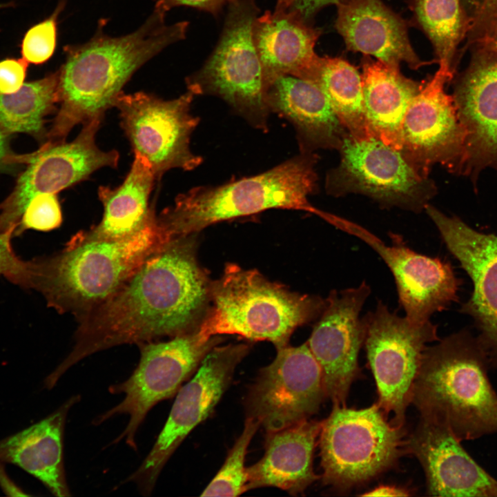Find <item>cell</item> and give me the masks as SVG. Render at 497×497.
<instances>
[{"label":"cell","mask_w":497,"mask_h":497,"mask_svg":"<svg viewBox=\"0 0 497 497\" xmlns=\"http://www.w3.org/2000/svg\"><path fill=\"white\" fill-rule=\"evenodd\" d=\"M403 436L378 403L362 409L333 405L319 435L323 482L347 489L373 478L396 462Z\"/></svg>","instance_id":"8"},{"label":"cell","mask_w":497,"mask_h":497,"mask_svg":"<svg viewBox=\"0 0 497 497\" xmlns=\"http://www.w3.org/2000/svg\"><path fill=\"white\" fill-rule=\"evenodd\" d=\"M494 1L496 2V3H497V0H494Z\"/></svg>","instance_id":"44"},{"label":"cell","mask_w":497,"mask_h":497,"mask_svg":"<svg viewBox=\"0 0 497 497\" xmlns=\"http://www.w3.org/2000/svg\"><path fill=\"white\" fill-rule=\"evenodd\" d=\"M486 351L462 329L424 352L411 401L421 416L446 423L461 442L497 434V392Z\"/></svg>","instance_id":"4"},{"label":"cell","mask_w":497,"mask_h":497,"mask_svg":"<svg viewBox=\"0 0 497 497\" xmlns=\"http://www.w3.org/2000/svg\"><path fill=\"white\" fill-rule=\"evenodd\" d=\"M61 222V209L57 194H39L31 199L26 206L14 237L30 229L50 231L59 227Z\"/></svg>","instance_id":"34"},{"label":"cell","mask_w":497,"mask_h":497,"mask_svg":"<svg viewBox=\"0 0 497 497\" xmlns=\"http://www.w3.org/2000/svg\"><path fill=\"white\" fill-rule=\"evenodd\" d=\"M103 119L97 117L84 124L72 142H47L26 156V168L10 195L0 204V228L3 231H12L14 235L26 206L35 195L57 194L87 179L98 169L117 166L119 153L103 150L96 144Z\"/></svg>","instance_id":"14"},{"label":"cell","mask_w":497,"mask_h":497,"mask_svg":"<svg viewBox=\"0 0 497 497\" xmlns=\"http://www.w3.org/2000/svg\"><path fill=\"white\" fill-rule=\"evenodd\" d=\"M336 28L347 48L384 64L413 69L425 64L415 53L405 23L380 0H347L340 3Z\"/></svg>","instance_id":"24"},{"label":"cell","mask_w":497,"mask_h":497,"mask_svg":"<svg viewBox=\"0 0 497 497\" xmlns=\"http://www.w3.org/2000/svg\"><path fill=\"white\" fill-rule=\"evenodd\" d=\"M452 96L465 133L461 174L474 182L483 169L497 170V64L475 68Z\"/></svg>","instance_id":"21"},{"label":"cell","mask_w":497,"mask_h":497,"mask_svg":"<svg viewBox=\"0 0 497 497\" xmlns=\"http://www.w3.org/2000/svg\"><path fill=\"white\" fill-rule=\"evenodd\" d=\"M28 63L21 59H6L0 61V94L19 90L24 83Z\"/></svg>","instance_id":"36"},{"label":"cell","mask_w":497,"mask_h":497,"mask_svg":"<svg viewBox=\"0 0 497 497\" xmlns=\"http://www.w3.org/2000/svg\"><path fill=\"white\" fill-rule=\"evenodd\" d=\"M195 96L189 90L170 100L144 92H121L115 102L135 155L148 163L157 179L170 169L192 170L203 161L190 146L199 123L191 110Z\"/></svg>","instance_id":"12"},{"label":"cell","mask_w":497,"mask_h":497,"mask_svg":"<svg viewBox=\"0 0 497 497\" xmlns=\"http://www.w3.org/2000/svg\"><path fill=\"white\" fill-rule=\"evenodd\" d=\"M220 340L217 336L206 340L196 329L168 341L137 344L138 365L127 380L108 388L112 394L124 393L123 400L97 416L92 423L98 425L115 416L128 415L126 428L113 443L125 440L137 450L135 436L148 411L159 402L173 397Z\"/></svg>","instance_id":"10"},{"label":"cell","mask_w":497,"mask_h":497,"mask_svg":"<svg viewBox=\"0 0 497 497\" xmlns=\"http://www.w3.org/2000/svg\"><path fill=\"white\" fill-rule=\"evenodd\" d=\"M25 155L16 156L10 149L8 133L0 126V170L14 163L23 162Z\"/></svg>","instance_id":"39"},{"label":"cell","mask_w":497,"mask_h":497,"mask_svg":"<svg viewBox=\"0 0 497 497\" xmlns=\"http://www.w3.org/2000/svg\"><path fill=\"white\" fill-rule=\"evenodd\" d=\"M235 0H158L157 3L161 5L166 11L171 8L179 6H186L197 8L216 14L226 3H231Z\"/></svg>","instance_id":"37"},{"label":"cell","mask_w":497,"mask_h":497,"mask_svg":"<svg viewBox=\"0 0 497 497\" xmlns=\"http://www.w3.org/2000/svg\"><path fill=\"white\" fill-rule=\"evenodd\" d=\"M370 294L364 281L356 287L331 291L307 342L321 368L326 396L333 405H345L359 374L358 355L366 330L360 315Z\"/></svg>","instance_id":"17"},{"label":"cell","mask_w":497,"mask_h":497,"mask_svg":"<svg viewBox=\"0 0 497 497\" xmlns=\"http://www.w3.org/2000/svg\"><path fill=\"white\" fill-rule=\"evenodd\" d=\"M417 19L432 41L440 61L449 63L461 29L459 0H415Z\"/></svg>","instance_id":"31"},{"label":"cell","mask_w":497,"mask_h":497,"mask_svg":"<svg viewBox=\"0 0 497 497\" xmlns=\"http://www.w3.org/2000/svg\"><path fill=\"white\" fill-rule=\"evenodd\" d=\"M156 179L148 163L135 155L121 184L115 188L99 187L98 196L104 206L101 221L77 233L70 240H119L138 231L156 215L154 204L149 202Z\"/></svg>","instance_id":"27"},{"label":"cell","mask_w":497,"mask_h":497,"mask_svg":"<svg viewBox=\"0 0 497 497\" xmlns=\"http://www.w3.org/2000/svg\"><path fill=\"white\" fill-rule=\"evenodd\" d=\"M362 318L364 345L377 386V403L386 416L392 413L393 425L403 427L427 345L440 340L438 326L431 320L411 323L391 311L381 300Z\"/></svg>","instance_id":"11"},{"label":"cell","mask_w":497,"mask_h":497,"mask_svg":"<svg viewBox=\"0 0 497 497\" xmlns=\"http://www.w3.org/2000/svg\"><path fill=\"white\" fill-rule=\"evenodd\" d=\"M248 349L242 344L216 345L206 353L194 377L177 391L167 421L151 450L124 483H135L143 496L151 494L170 457L188 433L210 415Z\"/></svg>","instance_id":"13"},{"label":"cell","mask_w":497,"mask_h":497,"mask_svg":"<svg viewBox=\"0 0 497 497\" xmlns=\"http://www.w3.org/2000/svg\"><path fill=\"white\" fill-rule=\"evenodd\" d=\"M425 211L472 282L471 295L460 311L473 319L491 370L496 369L497 235L477 231L457 216H448L430 204Z\"/></svg>","instance_id":"19"},{"label":"cell","mask_w":497,"mask_h":497,"mask_svg":"<svg viewBox=\"0 0 497 497\" xmlns=\"http://www.w3.org/2000/svg\"><path fill=\"white\" fill-rule=\"evenodd\" d=\"M347 0H293L289 11L295 12L302 19L307 22L316 12L322 7L329 4H340Z\"/></svg>","instance_id":"38"},{"label":"cell","mask_w":497,"mask_h":497,"mask_svg":"<svg viewBox=\"0 0 497 497\" xmlns=\"http://www.w3.org/2000/svg\"><path fill=\"white\" fill-rule=\"evenodd\" d=\"M315 153H300L260 174L217 186H199L177 196L157 216L171 239L213 224L271 208L300 210L323 218L309 200L318 189Z\"/></svg>","instance_id":"5"},{"label":"cell","mask_w":497,"mask_h":497,"mask_svg":"<svg viewBox=\"0 0 497 497\" xmlns=\"http://www.w3.org/2000/svg\"><path fill=\"white\" fill-rule=\"evenodd\" d=\"M451 77L449 63L440 61L438 70L412 99L402 121L400 151L426 177L436 164L461 174L465 133L453 96L445 90Z\"/></svg>","instance_id":"16"},{"label":"cell","mask_w":497,"mask_h":497,"mask_svg":"<svg viewBox=\"0 0 497 497\" xmlns=\"http://www.w3.org/2000/svg\"><path fill=\"white\" fill-rule=\"evenodd\" d=\"M171 240L157 215L125 238L70 240L61 251L30 260L31 289L40 293L49 307L79 320Z\"/></svg>","instance_id":"3"},{"label":"cell","mask_w":497,"mask_h":497,"mask_svg":"<svg viewBox=\"0 0 497 497\" xmlns=\"http://www.w3.org/2000/svg\"><path fill=\"white\" fill-rule=\"evenodd\" d=\"M75 396L44 419L0 440V462L17 465L41 481L56 496H70L63 459V436Z\"/></svg>","instance_id":"26"},{"label":"cell","mask_w":497,"mask_h":497,"mask_svg":"<svg viewBox=\"0 0 497 497\" xmlns=\"http://www.w3.org/2000/svg\"><path fill=\"white\" fill-rule=\"evenodd\" d=\"M293 0H277L275 10H286Z\"/></svg>","instance_id":"41"},{"label":"cell","mask_w":497,"mask_h":497,"mask_svg":"<svg viewBox=\"0 0 497 497\" xmlns=\"http://www.w3.org/2000/svg\"><path fill=\"white\" fill-rule=\"evenodd\" d=\"M320 35L288 10L266 11L256 18L253 39L267 88L282 75L316 82L322 61L314 50Z\"/></svg>","instance_id":"22"},{"label":"cell","mask_w":497,"mask_h":497,"mask_svg":"<svg viewBox=\"0 0 497 497\" xmlns=\"http://www.w3.org/2000/svg\"><path fill=\"white\" fill-rule=\"evenodd\" d=\"M495 45H496V50H497V28H496V35H495Z\"/></svg>","instance_id":"42"},{"label":"cell","mask_w":497,"mask_h":497,"mask_svg":"<svg viewBox=\"0 0 497 497\" xmlns=\"http://www.w3.org/2000/svg\"><path fill=\"white\" fill-rule=\"evenodd\" d=\"M333 225L358 237L380 256L393 275L399 302L411 322H428L458 300L461 280L449 262L416 253L398 237L391 246L386 245L365 228L338 216Z\"/></svg>","instance_id":"18"},{"label":"cell","mask_w":497,"mask_h":497,"mask_svg":"<svg viewBox=\"0 0 497 497\" xmlns=\"http://www.w3.org/2000/svg\"><path fill=\"white\" fill-rule=\"evenodd\" d=\"M338 166L325 178V190L333 197L363 195L384 208L419 213L436 195L437 187L420 173L402 153L370 136L347 135L339 148Z\"/></svg>","instance_id":"9"},{"label":"cell","mask_w":497,"mask_h":497,"mask_svg":"<svg viewBox=\"0 0 497 497\" xmlns=\"http://www.w3.org/2000/svg\"><path fill=\"white\" fill-rule=\"evenodd\" d=\"M166 12L156 3L153 13L133 33L111 37L99 31L84 44L65 47V62L58 70L59 109L47 133L48 142L65 141L76 125L104 117L140 66L185 38L188 22L166 25Z\"/></svg>","instance_id":"2"},{"label":"cell","mask_w":497,"mask_h":497,"mask_svg":"<svg viewBox=\"0 0 497 497\" xmlns=\"http://www.w3.org/2000/svg\"><path fill=\"white\" fill-rule=\"evenodd\" d=\"M405 445L424 469L429 495L497 497V479L468 454L446 423L421 416Z\"/></svg>","instance_id":"20"},{"label":"cell","mask_w":497,"mask_h":497,"mask_svg":"<svg viewBox=\"0 0 497 497\" xmlns=\"http://www.w3.org/2000/svg\"><path fill=\"white\" fill-rule=\"evenodd\" d=\"M210 302L197 327L203 338L235 334L269 341L277 349L288 345L294 330L320 316L326 306V299L291 292L233 264L211 284Z\"/></svg>","instance_id":"6"},{"label":"cell","mask_w":497,"mask_h":497,"mask_svg":"<svg viewBox=\"0 0 497 497\" xmlns=\"http://www.w3.org/2000/svg\"><path fill=\"white\" fill-rule=\"evenodd\" d=\"M266 101L271 113L293 126L300 153L338 150L348 135L325 94L311 81L278 77L267 88Z\"/></svg>","instance_id":"23"},{"label":"cell","mask_w":497,"mask_h":497,"mask_svg":"<svg viewBox=\"0 0 497 497\" xmlns=\"http://www.w3.org/2000/svg\"><path fill=\"white\" fill-rule=\"evenodd\" d=\"M64 2L44 21L31 27L24 35L21 52L28 64H41L53 55L57 42V19Z\"/></svg>","instance_id":"33"},{"label":"cell","mask_w":497,"mask_h":497,"mask_svg":"<svg viewBox=\"0 0 497 497\" xmlns=\"http://www.w3.org/2000/svg\"><path fill=\"white\" fill-rule=\"evenodd\" d=\"M277 351L260 371L246 401L247 418L267 432L308 419L327 397L321 368L307 342Z\"/></svg>","instance_id":"15"},{"label":"cell","mask_w":497,"mask_h":497,"mask_svg":"<svg viewBox=\"0 0 497 497\" xmlns=\"http://www.w3.org/2000/svg\"><path fill=\"white\" fill-rule=\"evenodd\" d=\"M7 6L6 4H0V8Z\"/></svg>","instance_id":"43"},{"label":"cell","mask_w":497,"mask_h":497,"mask_svg":"<svg viewBox=\"0 0 497 497\" xmlns=\"http://www.w3.org/2000/svg\"><path fill=\"white\" fill-rule=\"evenodd\" d=\"M409 494L404 489L390 485H380L363 494L362 496H408Z\"/></svg>","instance_id":"40"},{"label":"cell","mask_w":497,"mask_h":497,"mask_svg":"<svg viewBox=\"0 0 497 497\" xmlns=\"http://www.w3.org/2000/svg\"><path fill=\"white\" fill-rule=\"evenodd\" d=\"M194 237L170 241L79 320L72 350L47 377L49 383L56 384L70 367L97 352L197 329L210 304L212 283L197 260Z\"/></svg>","instance_id":"1"},{"label":"cell","mask_w":497,"mask_h":497,"mask_svg":"<svg viewBox=\"0 0 497 497\" xmlns=\"http://www.w3.org/2000/svg\"><path fill=\"white\" fill-rule=\"evenodd\" d=\"M259 423L247 418L244 429L215 476L202 496H237L248 491V476L244 467L247 448L259 428Z\"/></svg>","instance_id":"32"},{"label":"cell","mask_w":497,"mask_h":497,"mask_svg":"<svg viewBox=\"0 0 497 497\" xmlns=\"http://www.w3.org/2000/svg\"><path fill=\"white\" fill-rule=\"evenodd\" d=\"M361 77L370 135L400 150L405 113L423 84L403 76L399 67L369 59L363 61Z\"/></svg>","instance_id":"28"},{"label":"cell","mask_w":497,"mask_h":497,"mask_svg":"<svg viewBox=\"0 0 497 497\" xmlns=\"http://www.w3.org/2000/svg\"><path fill=\"white\" fill-rule=\"evenodd\" d=\"M59 72L25 83L17 92L0 94V126L8 134L23 133L41 137L45 117L58 104Z\"/></svg>","instance_id":"30"},{"label":"cell","mask_w":497,"mask_h":497,"mask_svg":"<svg viewBox=\"0 0 497 497\" xmlns=\"http://www.w3.org/2000/svg\"><path fill=\"white\" fill-rule=\"evenodd\" d=\"M349 135L370 137L363 104L362 77L357 69L340 58L322 57L316 82Z\"/></svg>","instance_id":"29"},{"label":"cell","mask_w":497,"mask_h":497,"mask_svg":"<svg viewBox=\"0 0 497 497\" xmlns=\"http://www.w3.org/2000/svg\"><path fill=\"white\" fill-rule=\"evenodd\" d=\"M11 231L0 228V276L25 289H31V262L23 260L14 253Z\"/></svg>","instance_id":"35"},{"label":"cell","mask_w":497,"mask_h":497,"mask_svg":"<svg viewBox=\"0 0 497 497\" xmlns=\"http://www.w3.org/2000/svg\"><path fill=\"white\" fill-rule=\"evenodd\" d=\"M229 5L219 43L202 68L186 79L187 90L222 99L251 126L266 131L267 85L253 39L259 9L253 0Z\"/></svg>","instance_id":"7"},{"label":"cell","mask_w":497,"mask_h":497,"mask_svg":"<svg viewBox=\"0 0 497 497\" xmlns=\"http://www.w3.org/2000/svg\"><path fill=\"white\" fill-rule=\"evenodd\" d=\"M322 422L306 419L268 432L264 456L246 467L248 490L275 487L295 495L319 478L313 471V454Z\"/></svg>","instance_id":"25"}]
</instances>
